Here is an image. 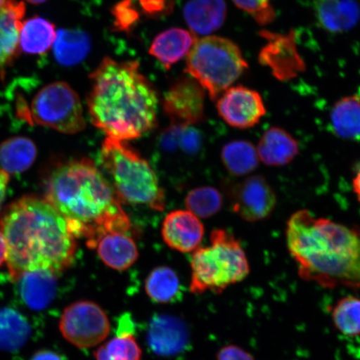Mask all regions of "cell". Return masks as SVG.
I'll use <instances>...</instances> for the list:
<instances>
[{
  "label": "cell",
  "instance_id": "6da1fadb",
  "mask_svg": "<svg viewBox=\"0 0 360 360\" xmlns=\"http://www.w3.org/2000/svg\"><path fill=\"white\" fill-rule=\"evenodd\" d=\"M7 242V265L13 281L27 272L58 276L74 263L77 243L63 216L45 200L25 196L0 218Z\"/></svg>",
  "mask_w": 360,
  "mask_h": 360
},
{
  "label": "cell",
  "instance_id": "7a4b0ae2",
  "mask_svg": "<svg viewBox=\"0 0 360 360\" xmlns=\"http://www.w3.org/2000/svg\"><path fill=\"white\" fill-rule=\"evenodd\" d=\"M44 197L65 219L72 235L84 238L90 249L105 233L131 228L115 188L90 160H71L53 169Z\"/></svg>",
  "mask_w": 360,
  "mask_h": 360
},
{
  "label": "cell",
  "instance_id": "3957f363",
  "mask_svg": "<svg viewBox=\"0 0 360 360\" xmlns=\"http://www.w3.org/2000/svg\"><path fill=\"white\" fill-rule=\"evenodd\" d=\"M286 241L302 280L327 289L360 290V227L301 210L288 220Z\"/></svg>",
  "mask_w": 360,
  "mask_h": 360
},
{
  "label": "cell",
  "instance_id": "277c9868",
  "mask_svg": "<svg viewBox=\"0 0 360 360\" xmlns=\"http://www.w3.org/2000/svg\"><path fill=\"white\" fill-rule=\"evenodd\" d=\"M90 120L107 137L118 141L141 138L157 123L159 96L136 61L103 58L89 76Z\"/></svg>",
  "mask_w": 360,
  "mask_h": 360
},
{
  "label": "cell",
  "instance_id": "5b68a950",
  "mask_svg": "<svg viewBox=\"0 0 360 360\" xmlns=\"http://www.w3.org/2000/svg\"><path fill=\"white\" fill-rule=\"evenodd\" d=\"M101 161L121 200L154 210H165V192L154 169L127 143L107 137L102 143Z\"/></svg>",
  "mask_w": 360,
  "mask_h": 360
},
{
  "label": "cell",
  "instance_id": "8992f818",
  "mask_svg": "<svg viewBox=\"0 0 360 360\" xmlns=\"http://www.w3.org/2000/svg\"><path fill=\"white\" fill-rule=\"evenodd\" d=\"M193 294L222 292L245 280L250 272L249 260L240 242L224 229L210 236V245L198 248L191 259Z\"/></svg>",
  "mask_w": 360,
  "mask_h": 360
},
{
  "label": "cell",
  "instance_id": "52a82bcc",
  "mask_svg": "<svg viewBox=\"0 0 360 360\" xmlns=\"http://www.w3.org/2000/svg\"><path fill=\"white\" fill-rule=\"evenodd\" d=\"M247 68L240 47L219 36L197 39L187 55L186 72L213 101L231 87Z\"/></svg>",
  "mask_w": 360,
  "mask_h": 360
},
{
  "label": "cell",
  "instance_id": "ba28073f",
  "mask_svg": "<svg viewBox=\"0 0 360 360\" xmlns=\"http://www.w3.org/2000/svg\"><path fill=\"white\" fill-rule=\"evenodd\" d=\"M17 114L27 122L63 134H77L85 127L83 106L77 93L69 84L60 81L40 89L30 106L20 101Z\"/></svg>",
  "mask_w": 360,
  "mask_h": 360
},
{
  "label": "cell",
  "instance_id": "9c48e42d",
  "mask_svg": "<svg viewBox=\"0 0 360 360\" xmlns=\"http://www.w3.org/2000/svg\"><path fill=\"white\" fill-rule=\"evenodd\" d=\"M110 330L106 312L93 301H77L68 306L61 315L63 337L79 349L96 347L106 340Z\"/></svg>",
  "mask_w": 360,
  "mask_h": 360
},
{
  "label": "cell",
  "instance_id": "30bf717a",
  "mask_svg": "<svg viewBox=\"0 0 360 360\" xmlns=\"http://www.w3.org/2000/svg\"><path fill=\"white\" fill-rule=\"evenodd\" d=\"M231 208L247 222L267 219L277 205L276 193L262 175H250L228 186Z\"/></svg>",
  "mask_w": 360,
  "mask_h": 360
},
{
  "label": "cell",
  "instance_id": "8fae6325",
  "mask_svg": "<svg viewBox=\"0 0 360 360\" xmlns=\"http://www.w3.org/2000/svg\"><path fill=\"white\" fill-rule=\"evenodd\" d=\"M216 106L224 122L238 129L255 127L266 115L260 94L243 85L225 90L220 94Z\"/></svg>",
  "mask_w": 360,
  "mask_h": 360
},
{
  "label": "cell",
  "instance_id": "7c38bea8",
  "mask_svg": "<svg viewBox=\"0 0 360 360\" xmlns=\"http://www.w3.org/2000/svg\"><path fill=\"white\" fill-rule=\"evenodd\" d=\"M205 91L192 77L179 79L171 85L162 105L172 124L195 125L204 120Z\"/></svg>",
  "mask_w": 360,
  "mask_h": 360
},
{
  "label": "cell",
  "instance_id": "4fadbf2b",
  "mask_svg": "<svg viewBox=\"0 0 360 360\" xmlns=\"http://www.w3.org/2000/svg\"><path fill=\"white\" fill-rule=\"evenodd\" d=\"M204 235V225L188 210H175L169 213L162 226V236L166 245L182 253L195 251Z\"/></svg>",
  "mask_w": 360,
  "mask_h": 360
},
{
  "label": "cell",
  "instance_id": "5bb4252c",
  "mask_svg": "<svg viewBox=\"0 0 360 360\" xmlns=\"http://www.w3.org/2000/svg\"><path fill=\"white\" fill-rule=\"evenodd\" d=\"M25 15V6L22 1L7 0L0 7V77L2 80L6 70L20 52V32Z\"/></svg>",
  "mask_w": 360,
  "mask_h": 360
},
{
  "label": "cell",
  "instance_id": "9a60e30c",
  "mask_svg": "<svg viewBox=\"0 0 360 360\" xmlns=\"http://www.w3.org/2000/svg\"><path fill=\"white\" fill-rule=\"evenodd\" d=\"M148 344L153 352L171 356L186 348L188 333L186 323L171 315H157L148 330Z\"/></svg>",
  "mask_w": 360,
  "mask_h": 360
},
{
  "label": "cell",
  "instance_id": "2e32d148",
  "mask_svg": "<svg viewBox=\"0 0 360 360\" xmlns=\"http://www.w3.org/2000/svg\"><path fill=\"white\" fill-rule=\"evenodd\" d=\"M269 44L261 52L259 60L269 66L273 74L281 80L295 77L304 68L292 34H269Z\"/></svg>",
  "mask_w": 360,
  "mask_h": 360
},
{
  "label": "cell",
  "instance_id": "e0dca14e",
  "mask_svg": "<svg viewBox=\"0 0 360 360\" xmlns=\"http://www.w3.org/2000/svg\"><path fill=\"white\" fill-rule=\"evenodd\" d=\"M314 13L319 26L331 34L347 32L360 20V6L354 0H314Z\"/></svg>",
  "mask_w": 360,
  "mask_h": 360
},
{
  "label": "cell",
  "instance_id": "ac0fdd59",
  "mask_svg": "<svg viewBox=\"0 0 360 360\" xmlns=\"http://www.w3.org/2000/svg\"><path fill=\"white\" fill-rule=\"evenodd\" d=\"M257 148L259 161L269 167H282L300 154L298 141L281 127H270L261 136Z\"/></svg>",
  "mask_w": 360,
  "mask_h": 360
},
{
  "label": "cell",
  "instance_id": "d6986e66",
  "mask_svg": "<svg viewBox=\"0 0 360 360\" xmlns=\"http://www.w3.org/2000/svg\"><path fill=\"white\" fill-rule=\"evenodd\" d=\"M128 233L110 232L98 238L94 249L108 267L123 271L136 262L139 258L138 248Z\"/></svg>",
  "mask_w": 360,
  "mask_h": 360
},
{
  "label": "cell",
  "instance_id": "ffe728a7",
  "mask_svg": "<svg viewBox=\"0 0 360 360\" xmlns=\"http://www.w3.org/2000/svg\"><path fill=\"white\" fill-rule=\"evenodd\" d=\"M226 15L224 0H190L184 8V19L195 35L212 34L223 25Z\"/></svg>",
  "mask_w": 360,
  "mask_h": 360
},
{
  "label": "cell",
  "instance_id": "44dd1931",
  "mask_svg": "<svg viewBox=\"0 0 360 360\" xmlns=\"http://www.w3.org/2000/svg\"><path fill=\"white\" fill-rule=\"evenodd\" d=\"M196 39V35L191 31L169 29L156 36L150 48V53L169 70L188 55Z\"/></svg>",
  "mask_w": 360,
  "mask_h": 360
},
{
  "label": "cell",
  "instance_id": "7402d4cb",
  "mask_svg": "<svg viewBox=\"0 0 360 360\" xmlns=\"http://www.w3.org/2000/svg\"><path fill=\"white\" fill-rule=\"evenodd\" d=\"M330 130L336 137L360 143V96L340 98L330 115Z\"/></svg>",
  "mask_w": 360,
  "mask_h": 360
},
{
  "label": "cell",
  "instance_id": "603a6c76",
  "mask_svg": "<svg viewBox=\"0 0 360 360\" xmlns=\"http://www.w3.org/2000/svg\"><path fill=\"white\" fill-rule=\"evenodd\" d=\"M56 274L44 270L27 272L17 278L22 299L29 307L41 309L51 302L55 295Z\"/></svg>",
  "mask_w": 360,
  "mask_h": 360
},
{
  "label": "cell",
  "instance_id": "cb8c5ba5",
  "mask_svg": "<svg viewBox=\"0 0 360 360\" xmlns=\"http://www.w3.org/2000/svg\"><path fill=\"white\" fill-rule=\"evenodd\" d=\"M90 48L91 40L84 31L72 29L56 31L53 44V56L62 66L77 65L87 57Z\"/></svg>",
  "mask_w": 360,
  "mask_h": 360
},
{
  "label": "cell",
  "instance_id": "d4e9b609",
  "mask_svg": "<svg viewBox=\"0 0 360 360\" xmlns=\"http://www.w3.org/2000/svg\"><path fill=\"white\" fill-rule=\"evenodd\" d=\"M159 141L160 150L166 155L184 157L199 155L204 143L202 134L193 125L172 124L161 134Z\"/></svg>",
  "mask_w": 360,
  "mask_h": 360
},
{
  "label": "cell",
  "instance_id": "484cf974",
  "mask_svg": "<svg viewBox=\"0 0 360 360\" xmlns=\"http://www.w3.org/2000/svg\"><path fill=\"white\" fill-rule=\"evenodd\" d=\"M37 148L30 139L13 137L0 143V169L8 174L24 173L34 164Z\"/></svg>",
  "mask_w": 360,
  "mask_h": 360
},
{
  "label": "cell",
  "instance_id": "4316f807",
  "mask_svg": "<svg viewBox=\"0 0 360 360\" xmlns=\"http://www.w3.org/2000/svg\"><path fill=\"white\" fill-rule=\"evenodd\" d=\"M56 37L55 25L42 17L34 16L22 22L20 51L29 55H43L51 48Z\"/></svg>",
  "mask_w": 360,
  "mask_h": 360
},
{
  "label": "cell",
  "instance_id": "83f0119b",
  "mask_svg": "<svg viewBox=\"0 0 360 360\" xmlns=\"http://www.w3.org/2000/svg\"><path fill=\"white\" fill-rule=\"evenodd\" d=\"M221 160L229 173L240 177L253 173L258 168L257 148L248 141H233L221 150Z\"/></svg>",
  "mask_w": 360,
  "mask_h": 360
},
{
  "label": "cell",
  "instance_id": "f1b7e54d",
  "mask_svg": "<svg viewBox=\"0 0 360 360\" xmlns=\"http://www.w3.org/2000/svg\"><path fill=\"white\" fill-rule=\"evenodd\" d=\"M145 288L148 298L158 304L176 302L182 295L177 274L169 267L153 269L146 278Z\"/></svg>",
  "mask_w": 360,
  "mask_h": 360
},
{
  "label": "cell",
  "instance_id": "f546056e",
  "mask_svg": "<svg viewBox=\"0 0 360 360\" xmlns=\"http://www.w3.org/2000/svg\"><path fill=\"white\" fill-rule=\"evenodd\" d=\"M29 326L21 314L11 309L0 310V348L15 350L25 344Z\"/></svg>",
  "mask_w": 360,
  "mask_h": 360
},
{
  "label": "cell",
  "instance_id": "4dcf8cb0",
  "mask_svg": "<svg viewBox=\"0 0 360 360\" xmlns=\"http://www.w3.org/2000/svg\"><path fill=\"white\" fill-rule=\"evenodd\" d=\"M336 330L348 337L360 335V299L349 295L338 300L332 311Z\"/></svg>",
  "mask_w": 360,
  "mask_h": 360
},
{
  "label": "cell",
  "instance_id": "1f68e13d",
  "mask_svg": "<svg viewBox=\"0 0 360 360\" xmlns=\"http://www.w3.org/2000/svg\"><path fill=\"white\" fill-rule=\"evenodd\" d=\"M96 360H142V350L134 334H117L94 352Z\"/></svg>",
  "mask_w": 360,
  "mask_h": 360
},
{
  "label": "cell",
  "instance_id": "d6a6232c",
  "mask_svg": "<svg viewBox=\"0 0 360 360\" xmlns=\"http://www.w3.org/2000/svg\"><path fill=\"white\" fill-rule=\"evenodd\" d=\"M186 205L188 211L197 217L210 218L221 210L223 197L213 187L196 188L188 193Z\"/></svg>",
  "mask_w": 360,
  "mask_h": 360
},
{
  "label": "cell",
  "instance_id": "836d02e7",
  "mask_svg": "<svg viewBox=\"0 0 360 360\" xmlns=\"http://www.w3.org/2000/svg\"><path fill=\"white\" fill-rule=\"evenodd\" d=\"M240 10L249 13L261 25H269L276 17L271 0H232Z\"/></svg>",
  "mask_w": 360,
  "mask_h": 360
},
{
  "label": "cell",
  "instance_id": "e575fe53",
  "mask_svg": "<svg viewBox=\"0 0 360 360\" xmlns=\"http://www.w3.org/2000/svg\"><path fill=\"white\" fill-rule=\"evenodd\" d=\"M112 15L115 17L117 29L129 31L141 17V12L133 0H123L114 8Z\"/></svg>",
  "mask_w": 360,
  "mask_h": 360
},
{
  "label": "cell",
  "instance_id": "d590c367",
  "mask_svg": "<svg viewBox=\"0 0 360 360\" xmlns=\"http://www.w3.org/2000/svg\"><path fill=\"white\" fill-rule=\"evenodd\" d=\"M141 13L155 18L168 15L173 10L174 0H133Z\"/></svg>",
  "mask_w": 360,
  "mask_h": 360
},
{
  "label": "cell",
  "instance_id": "8d00e7d4",
  "mask_svg": "<svg viewBox=\"0 0 360 360\" xmlns=\"http://www.w3.org/2000/svg\"><path fill=\"white\" fill-rule=\"evenodd\" d=\"M216 360H255L253 355L237 345H229L219 349Z\"/></svg>",
  "mask_w": 360,
  "mask_h": 360
},
{
  "label": "cell",
  "instance_id": "74e56055",
  "mask_svg": "<svg viewBox=\"0 0 360 360\" xmlns=\"http://www.w3.org/2000/svg\"><path fill=\"white\" fill-rule=\"evenodd\" d=\"M8 183H10V174L0 169V211L6 198Z\"/></svg>",
  "mask_w": 360,
  "mask_h": 360
},
{
  "label": "cell",
  "instance_id": "f35d334b",
  "mask_svg": "<svg viewBox=\"0 0 360 360\" xmlns=\"http://www.w3.org/2000/svg\"><path fill=\"white\" fill-rule=\"evenodd\" d=\"M30 360H65L60 354H58L51 350H40L33 355Z\"/></svg>",
  "mask_w": 360,
  "mask_h": 360
},
{
  "label": "cell",
  "instance_id": "ab89813d",
  "mask_svg": "<svg viewBox=\"0 0 360 360\" xmlns=\"http://www.w3.org/2000/svg\"><path fill=\"white\" fill-rule=\"evenodd\" d=\"M8 254L7 242L4 233L0 229V267L6 262Z\"/></svg>",
  "mask_w": 360,
  "mask_h": 360
},
{
  "label": "cell",
  "instance_id": "60d3db41",
  "mask_svg": "<svg viewBox=\"0 0 360 360\" xmlns=\"http://www.w3.org/2000/svg\"><path fill=\"white\" fill-rule=\"evenodd\" d=\"M353 191L358 201L360 202V165L359 166L356 174L353 179Z\"/></svg>",
  "mask_w": 360,
  "mask_h": 360
},
{
  "label": "cell",
  "instance_id": "b9f144b4",
  "mask_svg": "<svg viewBox=\"0 0 360 360\" xmlns=\"http://www.w3.org/2000/svg\"><path fill=\"white\" fill-rule=\"evenodd\" d=\"M27 1L31 4H39L46 1V0H27Z\"/></svg>",
  "mask_w": 360,
  "mask_h": 360
},
{
  "label": "cell",
  "instance_id": "7bdbcfd3",
  "mask_svg": "<svg viewBox=\"0 0 360 360\" xmlns=\"http://www.w3.org/2000/svg\"><path fill=\"white\" fill-rule=\"evenodd\" d=\"M7 0H0V7L3 6L4 3H6Z\"/></svg>",
  "mask_w": 360,
  "mask_h": 360
}]
</instances>
